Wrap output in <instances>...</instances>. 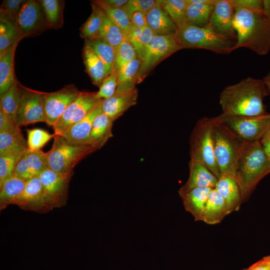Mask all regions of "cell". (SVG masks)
<instances>
[{
    "instance_id": "6da1fadb",
    "label": "cell",
    "mask_w": 270,
    "mask_h": 270,
    "mask_svg": "<svg viewBox=\"0 0 270 270\" xmlns=\"http://www.w3.org/2000/svg\"><path fill=\"white\" fill-rule=\"evenodd\" d=\"M262 79L252 77L226 86L220 94L222 114L228 116H257L266 114L263 104L268 94Z\"/></svg>"
},
{
    "instance_id": "7a4b0ae2",
    "label": "cell",
    "mask_w": 270,
    "mask_h": 270,
    "mask_svg": "<svg viewBox=\"0 0 270 270\" xmlns=\"http://www.w3.org/2000/svg\"><path fill=\"white\" fill-rule=\"evenodd\" d=\"M234 26L236 38L234 50L248 48L260 56L270 51V17L264 11L235 8Z\"/></svg>"
},
{
    "instance_id": "3957f363",
    "label": "cell",
    "mask_w": 270,
    "mask_h": 270,
    "mask_svg": "<svg viewBox=\"0 0 270 270\" xmlns=\"http://www.w3.org/2000/svg\"><path fill=\"white\" fill-rule=\"evenodd\" d=\"M270 174V160L260 141L248 142L238 162L234 178L242 202L246 200L260 180Z\"/></svg>"
},
{
    "instance_id": "277c9868",
    "label": "cell",
    "mask_w": 270,
    "mask_h": 270,
    "mask_svg": "<svg viewBox=\"0 0 270 270\" xmlns=\"http://www.w3.org/2000/svg\"><path fill=\"white\" fill-rule=\"evenodd\" d=\"M213 120L214 155L217 166L220 176L234 178L239 158L248 142L242 139L215 117Z\"/></svg>"
},
{
    "instance_id": "5b68a950",
    "label": "cell",
    "mask_w": 270,
    "mask_h": 270,
    "mask_svg": "<svg viewBox=\"0 0 270 270\" xmlns=\"http://www.w3.org/2000/svg\"><path fill=\"white\" fill-rule=\"evenodd\" d=\"M176 37L183 48H202L220 54H228L234 50L236 43L208 26L200 27L187 24L178 28Z\"/></svg>"
},
{
    "instance_id": "8992f818",
    "label": "cell",
    "mask_w": 270,
    "mask_h": 270,
    "mask_svg": "<svg viewBox=\"0 0 270 270\" xmlns=\"http://www.w3.org/2000/svg\"><path fill=\"white\" fill-rule=\"evenodd\" d=\"M96 150L90 145H74L62 136H55L51 148L44 153L48 168L58 173L73 172L74 168L88 155Z\"/></svg>"
},
{
    "instance_id": "52a82bcc",
    "label": "cell",
    "mask_w": 270,
    "mask_h": 270,
    "mask_svg": "<svg viewBox=\"0 0 270 270\" xmlns=\"http://www.w3.org/2000/svg\"><path fill=\"white\" fill-rule=\"evenodd\" d=\"M213 118L204 117L196 123L190 138L191 160L204 164L218 178L220 176L214 148Z\"/></svg>"
},
{
    "instance_id": "ba28073f",
    "label": "cell",
    "mask_w": 270,
    "mask_h": 270,
    "mask_svg": "<svg viewBox=\"0 0 270 270\" xmlns=\"http://www.w3.org/2000/svg\"><path fill=\"white\" fill-rule=\"evenodd\" d=\"M182 48L176 36L154 34L140 59L136 84L142 82L161 61Z\"/></svg>"
},
{
    "instance_id": "9c48e42d",
    "label": "cell",
    "mask_w": 270,
    "mask_h": 270,
    "mask_svg": "<svg viewBox=\"0 0 270 270\" xmlns=\"http://www.w3.org/2000/svg\"><path fill=\"white\" fill-rule=\"evenodd\" d=\"M215 118L248 142L260 141L270 129V114L268 113L257 116H228L221 114Z\"/></svg>"
},
{
    "instance_id": "30bf717a",
    "label": "cell",
    "mask_w": 270,
    "mask_h": 270,
    "mask_svg": "<svg viewBox=\"0 0 270 270\" xmlns=\"http://www.w3.org/2000/svg\"><path fill=\"white\" fill-rule=\"evenodd\" d=\"M96 92L81 91L78 96L66 108L52 126L55 136L62 135L70 126L86 117L104 100L98 98Z\"/></svg>"
},
{
    "instance_id": "8fae6325",
    "label": "cell",
    "mask_w": 270,
    "mask_h": 270,
    "mask_svg": "<svg viewBox=\"0 0 270 270\" xmlns=\"http://www.w3.org/2000/svg\"><path fill=\"white\" fill-rule=\"evenodd\" d=\"M19 106L16 124L20 128L39 122H46L44 108L45 92L18 84Z\"/></svg>"
},
{
    "instance_id": "7c38bea8",
    "label": "cell",
    "mask_w": 270,
    "mask_h": 270,
    "mask_svg": "<svg viewBox=\"0 0 270 270\" xmlns=\"http://www.w3.org/2000/svg\"><path fill=\"white\" fill-rule=\"evenodd\" d=\"M18 36L22 38L41 34L50 28L40 0H26L16 20Z\"/></svg>"
},
{
    "instance_id": "4fadbf2b",
    "label": "cell",
    "mask_w": 270,
    "mask_h": 270,
    "mask_svg": "<svg viewBox=\"0 0 270 270\" xmlns=\"http://www.w3.org/2000/svg\"><path fill=\"white\" fill-rule=\"evenodd\" d=\"M74 174H60L47 168L38 176L50 210L65 204L68 184Z\"/></svg>"
},
{
    "instance_id": "5bb4252c",
    "label": "cell",
    "mask_w": 270,
    "mask_h": 270,
    "mask_svg": "<svg viewBox=\"0 0 270 270\" xmlns=\"http://www.w3.org/2000/svg\"><path fill=\"white\" fill-rule=\"evenodd\" d=\"M80 91L74 84L66 86L52 92H45L44 108L46 124L53 126L66 108L78 96Z\"/></svg>"
},
{
    "instance_id": "9a60e30c",
    "label": "cell",
    "mask_w": 270,
    "mask_h": 270,
    "mask_svg": "<svg viewBox=\"0 0 270 270\" xmlns=\"http://www.w3.org/2000/svg\"><path fill=\"white\" fill-rule=\"evenodd\" d=\"M235 8L231 0H218L208 26L217 33L236 41L234 26Z\"/></svg>"
},
{
    "instance_id": "2e32d148",
    "label": "cell",
    "mask_w": 270,
    "mask_h": 270,
    "mask_svg": "<svg viewBox=\"0 0 270 270\" xmlns=\"http://www.w3.org/2000/svg\"><path fill=\"white\" fill-rule=\"evenodd\" d=\"M138 96L136 88L124 90H116L110 98L103 100L102 112L114 122L129 108L136 104Z\"/></svg>"
},
{
    "instance_id": "e0dca14e",
    "label": "cell",
    "mask_w": 270,
    "mask_h": 270,
    "mask_svg": "<svg viewBox=\"0 0 270 270\" xmlns=\"http://www.w3.org/2000/svg\"><path fill=\"white\" fill-rule=\"evenodd\" d=\"M44 153L41 150H27L18 160L14 174L27 180L39 175L48 168Z\"/></svg>"
},
{
    "instance_id": "ac0fdd59",
    "label": "cell",
    "mask_w": 270,
    "mask_h": 270,
    "mask_svg": "<svg viewBox=\"0 0 270 270\" xmlns=\"http://www.w3.org/2000/svg\"><path fill=\"white\" fill-rule=\"evenodd\" d=\"M14 204L35 211L50 210L38 176L26 180L24 189Z\"/></svg>"
},
{
    "instance_id": "d6986e66",
    "label": "cell",
    "mask_w": 270,
    "mask_h": 270,
    "mask_svg": "<svg viewBox=\"0 0 270 270\" xmlns=\"http://www.w3.org/2000/svg\"><path fill=\"white\" fill-rule=\"evenodd\" d=\"M190 174L186 182L178 190L180 196L196 188H214L218 178L202 163L190 160Z\"/></svg>"
},
{
    "instance_id": "ffe728a7",
    "label": "cell",
    "mask_w": 270,
    "mask_h": 270,
    "mask_svg": "<svg viewBox=\"0 0 270 270\" xmlns=\"http://www.w3.org/2000/svg\"><path fill=\"white\" fill-rule=\"evenodd\" d=\"M102 102L83 119L70 126L62 136L72 144L90 145L93 122L96 116L102 112Z\"/></svg>"
},
{
    "instance_id": "44dd1931",
    "label": "cell",
    "mask_w": 270,
    "mask_h": 270,
    "mask_svg": "<svg viewBox=\"0 0 270 270\" xmlns=\"http://www.w3.org/2000/svg\"><path fill=\"white\" fill-rule=\"evenodd\" d=\"M146 15L148 26L154 34L176 36L178 26L157 2Z\"/></svg>"
},
{
    "instance_id": "7402d4cb",
    "label": "cell",
    "mask_w": 270,
    "mask_h": 270,
    "mask_svg": "<svg viewBox=\"0 0 270 270\" xmlns=\"http://www.w3.org/2000/svg\"><path fill=\"white\" fill-rule=\"evenodd\" d=\"M224 198L228 214L239 210L242 202L238 185L230 176L221 175L214 188Z\"/></svg>"
},
{
    "instance_id": "603a6c76",
    "label": "cell",
    "mask_w": 270,
    "mask_h": 270,
    "mask_svg": "<svg viewBox=\"0 0 270 270\" xmlns=\"http://www.w3.org/2000/svg\"><path fill=\"white\" fill-rule=\"evenodd\" d=\"M217 0H188L186 24L200 27L208 26Z\"/></svg>"
},
{
    "instance_id": "cb8c5ba5",
    "label": "cell",
    "mask_w": 270,
    "mask_h": 270,
    "mask_svg": "<svg viewBox=\"0 0 270 270\" xmlns=\"http://www.w3.org/2000/svg\"><path fill=\"white\" fill-rule=\"evenodd\" d=\"M212 188H196L180 196L186 210L189 212L196 221L202 220L208 194Z\"/></svg>"
},
{
    "instance_id": "d4e9b609",
    "label": "cell",
    "mask_w": 270,
    "mask_h": 270,
    "mask_svg": "<svg viewBox=\"0 0 270 270\" xmlns=\"http://www.w3.org/2000/svg\"><path fill=\"white\" fill-rule=\"evenodd\" d=\"M228 214L225 202L215 188L211 190L204 210L202 220L209 224L221 222Z\"/></svg>"
},
{
    "instance_id": "484cf974",
    "label": "cell",
    "mask_w": 270,
    "mask_h": 270,
    "mask_svg": "<svg viewBox=\"0 0 270 270\" xmlns=\"http://www.w3.org/2000/svg\"><path fill=\"white\" fill-rule=\"evenodd\" d=\"M82 56L86 71L95 86L100 87L103 80L108 77L105 66L92 48L84 44Z\"/></svg>"
},
{
    "instance_id": "4316f807",
    "label": "cell",
    "mask_w": 270,
    "mask_h": 270,
    "mask_svg": "<svg viewBox=\"0 0 270 270\" xmlns=\"http://www.w3.org/2000/svg\"><path fill=\"white\" fill-rule=\"evenodd\" d=\"M113 122L103 112L94 118L90 136V146L96 150L102 148L112 137Z\"/></svg>"
},
{
    "instance_id": "83f0119b",
    "label": "cell",
    "mask_w": 270,
    "mask_h": 270,
    "mask_svg": "<svg viewBox=\"0 0 270 270\" xmlns=\"http://www.w3.org/2000/svg\"><path fill=\"white\" fill-rule=\"evenodd\" d=\"M84 44L90 46L103 62L108 76L114 70L116 50L103 38L95 36L85 39Z\"/></svg>"
},
{
    "instance_id": "f1b7e54d",
    "label": "cell",
    "mask_w": 270,
    "mask_h": 270,
    "mask_svg": "<svg viewBox=\"0 0 270 270\" xmlns=\"http://www.w3.org/2000/svg\"><path fill=\"white\" fill-rule=\"evenodd\" d=\"M20 40L16 42L0 57V96L6 92L16 81L14 74V56Z\"/></svg>"
},
{
    "instance_id": "f546056e",
    "label": "cell",
    "mask_w": 270,
    "mask_h": 270,
    "mask_svg": "<svg viewBox=\"0 0 270 270\" xmlns=\"http://www.w3.org/2000/svg\"><path fill=\"white\" fill-rule=\"evenodd\" d=\"M26 180L13 174L0 185V209L10 204H15L22 195Z\"/></svg>"
},
{
    "instance_id": "4dcf8cb0",
    "label": "cell",
    "mask_w": 270,
    "mask_h": 270,
    "mask_svg": "<svg viewBox=\"0 0 270 270\" xmlns=\"http://www.w3.org/2000/svg\"><path fill=\"white\" fill-rule=\"evenodd\" d=\"M18 36L15 20L0 14V57L18 40Z\"/></svg>"
},
{
    "instance_id": "1f68e13d",
    "label": "cell",
    "mask_w": 270,
    "mask_h": 270,
    "mask_svg": "<svg viewBox=\"0 0 270 270\" xmlns=\"http://www.w3.org/2000/svg\"><path fill=\"white\" fill-rule=\"evenodd\" d=\"M27 150V140L21 131L0 132V155L24 152Z\"/></svg>"
},
{
    "instance_id": "d6a6232c",
    "label": "cell",
    "mask_w": 270,
    "mask_h": 270,
    "mask_svg": "<svg viewBox=\"0 0 270 270\" xmlns=\"http://www.w3.org/2000/svg\"><path fill=\"white\" fill-rule=\"evenodd\" d=\"M154 35L148 26L140 28L132 24L129 30L125 34L126 38L133 46L140 59Z\"/></svg>"
},
{
    "instance_id": "836d02e7",
    "label": "cell",
    "mask_w": 270,
    "mask_h": 270,
    "mask_svg": "<svg viewBox=\"0 0 270 270\" xmlns=\"http://www.w3.org/2000/svg\"><path fill=\"white\" fill-rule=\"evenodd\" d=\"M140 63V60L138 57L118 72L116 90H124L136 88Z\"/></svg>"
},
{
    "instance_id": "e575fe53",
    "label": "cell",
    "mask_w": 270,
    "mask_h": 270,
    "mask_svg": "<svg viewBox=\"0 0 270 270\" xmlns=\"http://www.w3.org/2000/svg\"><path fill=\"white\" fill-rule=\"evenodd\" d=\"M91 2L92 12L82 26L80 30L81 38L84 39L97 35L106 16L105 12L98 5L92 1Z\"/></svg>"
},
{
    "instance_id": "d590c367",
    "label": "cell",
    "mask_w": 270,
    "mask_h": 270,
    "mask_svg": "<svg viewBox=\"0 0 270 270\" xmlns=\"http://www.w3.org/2000/svg\"><path fill=\"white\" fill-rule=\"evenodd\" d=\"M156 2L168 14L178 28L186 24L188 0H161Z\"/></svg>"
},
{
    "instance_id": "8d00e7d4",
    "label": "cell",
    "mask_w": 270,
    "mask_h": 270,
    "mask_svg": "<svg viewBox=\"0 0 270 270\" xmlns=\"http://www.w3.org/2000/svg\"><path fill=\"white\" fill-rule=\"evenodd\" d=\"M18 106V84L16 81L6 92L0 96V109L16 123Z\"/></svg>"
},
{
    "instance_id": "74e56055",
    "label": "cell",
    "mask_w": 270,
    "mask_h": 270,
    "mask_svg": "<svg viewBox=\"0 0 270 270\" xmlns=\"http://www.w3.org/2000/svg\"><path fill=\"white\" fill-rule=\"evenodd\" d=\"M47 22L50 28H59L62 26L64 1L58 0H40Z\"/></svg>"
},
{
    "instance_id": "f35d334b",
    "label": "cell",
    "mask_w": 270,
    "mask_h": 270,
    "mask_svg": "<svg viewBox=\"0 0 270 270\" xmlns=\"http://www.w3.org/2000/svg\"><path fill=\"white\" fill-rule=\"evenodd\" d=\"M96 36L101 37L116 50L126 39L124 32L106 14L100 30Z\"/></svg>"
},
{
    "instance_id": "ab89813d",
    "label": "cell",
    "mask_w": 270,
    "mask_h": 270,
    "mask_svg": "<svg viewBox=\"0 0 270 270\" xmlns=\"http://www.w3.org/2000/svg\"><path fill=\"white\" fill-rule=\"evenodd\" d=\"M104 11L109 18L118 26L124 33H126L130 28L132 22L122 8H114L106 4L102 0H93Z\"/></svg>"
},
{
    "instance_id": "60d3db41",
    "label": "cell",
    "mask_w": 270,
    "mask_h": 270,
    "mask_svg": "<svg viewBox=\"0 0 270 270\" xmlns=\"http://www.w3.org/2000/svg\"><path fill=\"white\" fill-rule=\"evenodd\" d=\"M136 58L138 56L135 48L126 38L116 50L114 71L118 72Z\"/></svg>"
},
{
    "instance_id": "b9f144b4",
    "label": "cell",
    "mask_w": 270,
    "mask_h": 270,
    "mask_svg": "<svg viewBox=\"0 0 270 270\" xmlns=\"http://www.w3.org/2000/svg\"><path fill=\"white\" fill-rule=\"evenodd\" d=\"M24 152L0 155V185L14 174L16 165Z\"/></svg>"
},
{
    "instance_id": "7bdbcfd3",
    "label": "cell",
    "mask_w": 270,
    "mask_h": 270,
    "mask_svg": "<svg viewBox=\"0 0 270 270\" xmlns=\"http://www.w3.org/2000/svg\"><path fill=\"white\" fill-rule=\"evenodd\" d=\"M54 134L38 128L27 130V144L28 149L30 150H40L52 138Z\"/></svg>"
},
{
    "instance_id": "ee69618b",
    "label": "cell",
    "mask_w": 270,
    "mask_h": 270,
    "mask_svg": "<svg viewBox=\"0 0 270 270\" xmlns=\"http://www.w3.org/2000/svg\"><path fill=\"white\" fill-rule=\"evenodd\" d=\"M118 84V72L114 70L102 82L96 92V97L100 100H106L110 98L116 92Z\"/></svg>"
},
{
    "instance_id": "f6af8a7d",
    "label": "cell",
    "mask_w": 270,
    "mask_h": 270,
    "mask_svg": "<svg viewBox=\"0 0 270 270\" xmlns=\"http://www.w3.org/2000/svg\"><path fill=\"white\" fill-rule=\"evenodd\" d=\"M156 4V1L154 0H129L122 8L130 18L136 12L146 14Z\"/></svg>"
},
{
    "instance_id": "bcb514c9",
    "label": "cell",
    "mask_w": 270,
    "mask_h": 270,
    "mask_svg": "<svg viewBox=\"0 0 270 270\" xmlns=\"http://www.w3.org/2000/svg\"><path fill=\"white\" fill-rule=\"evenodd\" d=\"M26 0H4L0 6V14L16 20L18 12Z\"/></svg>"
},
{
    "instance_id": "7dc6e473",
    "label": "cell",
    "mask_w": 270,
    "mask_h": 270,
    "mask_svg": "<svg viewBox=\"0 0 270 270\" xmlns=\"http://www.w3.org/2000/svg\"><path fill=\"white\" fill-rule=\"evenodd\" d=\"M234 8H239L255 11H263L262 0H231Z\"/></svg>"
},
{
    "instance_id": "c3c4849f",
    "label": "cell",
    "mask_w": 270,
    "mask_h": 270,
    "mask_svg": "<svg viewBox=\"0 0 270 270\" xmlns=\"http://www.w3.org/2000/svg\"><path fill=\"white\" fill-rule=\"evenodd\" d=\"M21 131L16 124L0 109V132Z\"/></svg>"
},
{
    "instance_id": "681fc988",
    "label": "cell",
    "mask_w": 270,
    "mask_h": 270,
    "mask_svg": "<svg viewBox=\"0 0 270 270\" xmlns=\"http://www.w3.org/2000/svg\"><path fill=\"white\" fill-rule=\"evenodd\" d=\"M130 22L135 26L144 28L148 26L146 14L136 12L133 13L129 18Z\"/></svg>"
},
{
    "instance_id": "f907efd6",
    "label": "cell",
    "mask_w": 270,
    "mask_h": 270,
    "mask_svg": "<svg viewBox=\"0 0 270 270\" xmlns=\"http://www.w3.org/2000/svg\"><path fill=\"white\" fill-rule=\"evenodd\" d=\"M270 261V256H266L244 270H269Z\"/></svg>"
},
{
    "instance_id": "816d5d0a",
    "label": "cell",
    "mask_w": 270,
    "mask_h": 270,
    "mask_svg": "<svg viewBox=\"0 0 270 270\" xmlns=\"http://www.w3.org/2000/svg\"><path fill=\"white\" fill-rule=\"evenodd\" d=\"M260 142L265 155L270 160V129Z\"/></svg>"
},
{
    "instance_id": "f5cc1de1",
    "label": "cell",
    "mask_w": 270,
    "mask_h": 270,
    "mask_svg": "<svg viewBox=\"0 0 270 270\" xmlns=\"http://www.w3.org/2000/svg\"><path fill=\"white\" fill-rule=\"evenodd\" d=\"M109 6L114 8H122L128 2V0H102Z\"/></svg>"
},
{
    "instance_id": "db71d44e",
    "label": "cell",
    "mask_w": 270,
    "mask_h": 270,
    "mask_svg": "<svg viewBox=\"0 0 270 270\" xmlns=\"http://www.w3.org/2000/svg\"><path fill=\"white\" fill-rule=\"evenodd\" d=\"M262 8L264 12L270 17V0H262Z\"/></svg>"
},
{
    "instance_id": "11a10c76",
    "label": "cell",
    "mask_w": 270,
    "mask_h": 270,
    "mask_svg": "<svg viewBox=\"0 0 270 270\" xmlns=\"http://www.w3.org/2000/svg\"><path fill=\"white\" fill-rule=\"evenodd\" d=\"M268 92H270V72L262 79Z\"/></svg>"
},
{
    "instance_id": "9f6ffc18",
    "label": "cell",
    "mask_w": 270,
    "mask_h": 270,
    "mask_svg": "<svg viewBox=\"0 0 270 270\" xmlns=\"http://www.w3.org/2000/svg\"><path fill=\"white\" fill-rule=\"evenodd\" d=\"M269 270H270V266H269Z\"/></svg>"
}]
</instances>
